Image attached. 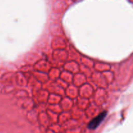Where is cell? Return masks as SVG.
Listing matches in <instances>:
<instances>
[{
  "mask_svg": "<svg viewBox=\"0 0 133 133\" xmlns=\"http://www.w3.org/2000/svg\"><path fill=\"white\" fill-rule=\"evenodd\" d=\"M106 116H107L106 111L101 113L99 115H98L97 117L94 118V119L90 122L89 124H88V128L93 130L96 129L97 128V127H98L99 125L101 124V122L103 121V119H105Z\"/></svg>",
  "mask_w": 133,
  "mask_h": 133,
  "instance_id": "cell-1",
  "label": "cell"
}]
</instances>
